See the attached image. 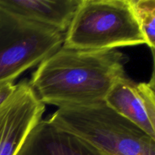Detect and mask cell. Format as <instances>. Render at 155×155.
Returning a JSON list of instances; mask_svg holds the SVG:
<instances>
[{"label": "cell", "mask_w": 155, "mask_h": 155, "mask_svg": "<svg viewBox=\"0 0 155 155\" xmlns=\"http://www.w3.org/2000/svg\"><path fill=\"white\" fill-rule=\"evenodd\" d=\"M128 58L117 49L88 51L61 46L38 65L30 86L44 104L59 108L104 102L117 80L126 76Z\"/></svg>", "instance_id": "obj_1"}, {"label": "cell", "mask_w": 155, "mask_h": 155, "mask_svg": "<svg viewBox=\"0 0 155 155\" xmlns=\"http://www.w3.org/2000/svg\"><path fill=\"white\" fill-rule=\"evenodd\" d=\"M48 120L103 155H155V139L104 102L58 108Z\"/></svg>", "instance_id": "obj_2"}, {"label": "cell", "mask_w": 155, "mask_h": 155, "mask_svg": "<svg viewBox=\"0 0 155 155\" xmlns=\"http://www.w3.org/2000/svg\"><path fill=\"white\" fill-rule=\"evenodd\" d=\"M146 44L132 0H82L62 46L105 51Z\"/></svg>", "instance_id": "obj_3"}, {"label": "cell", "mask_w": 155, "mask_h": 155, "mask_svg": "<svg viewBox=\"0 0 155 155\" xmlns=\"http://www.w3.org/2000/svg\"><path fill=\"white\" fill-rule=\"evenodd\" d=\"M64 33L0 5V86L14 83L63 45Z\"/></svg>", "instance_id": "obj_4"}, {"label": "cell", "mask_w": 155, "mask_h": 155, "mask_svg": "<svg viewBox=\"0 0 155 155\" xmlns=\"http://www.w3.org/2000/svg\"><path fill=\"white\" fill-rule=\"evenodd\" d=\"M45 110L27 80L16 84L13 94L0 106V155L17 154Z\"/></svg>", "instance_id": "obj_5"}, {"label": "cell", "mask_w": 155, "mask_h": 155, "mask_svg": "<svg viewBox=\"0 0 155 155\" xmlns=\"http://www.w3.org/2000/svg\"><path fill=\"white\" fill-rule=\"evenodd\" d=\"M154 73L149 82L136 83L127 76L116 81L104 103L155 139Z\"/></svg>", "instance_id": "obj_6"}, {"label": "cell", "mask_w": 155, "mask_h": 155, "mask_svg": "<svg viewBox=\"0 0 155 155\" xmlns=\"http://www.w3.org/2000/svg\"><path fill=\"white\" fill-rule=\"evenodd\" d=\"M16 155H103L78 136L41 120Z\"/></svg>", "instance_id": "obj_7"}, {"label": "cell", "mask_w": 155, "mask_h": 155, "mask_svg": "<svg viewBox=\"0 0 155 155\" xmlns=\"http://www.w3.org/2000/svg\"><path fill=\"white\" fill-rule=\"evenodd\" d=\"M82 0H0V5L64 33Z\"/></svg>", "instance_id": "obj_8"}, {"label": "cell", "mask_w": 155, "mask_h": 155, "mask_svg": "<svg viewBox=\"0 0 155 155\" xmlns=\"http://www.w3.org/2000/svg\"><path fill=\"white\" fill-rule=\"evenodd\" d=\"M135 14L146 45L154 55L155 48V1L154 0H132Z\"/></svg>", "instance_id": "obj_9"}, {"label": "cell", "mask_w": 155, "mask_h": 155, "mask_svg": "<svg viewBox=\"0 0 155 155\" xmlns=\"http://www.w3.org/2000/svg\"><path fill=\"white\" fill-rule=\"evenodd\" d=\"M16 89V85L15 83L0 86V106L13 94Z\"/></svg>", "instance_id": "obj_10"}]
</instances>
